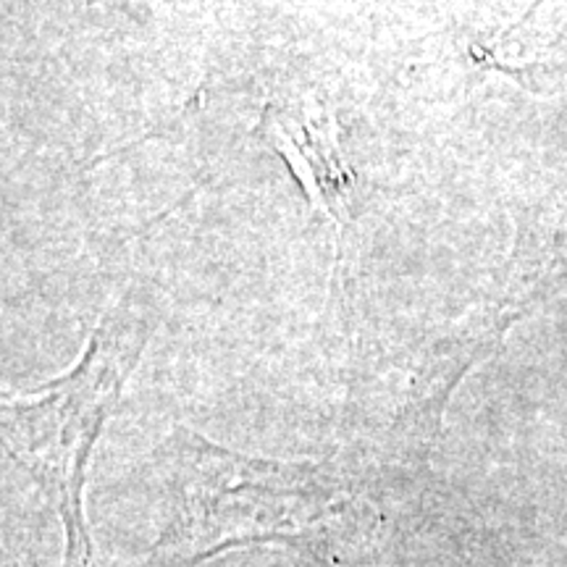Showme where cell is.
I'll return each mask as SVG.
<instances>
[{
  "mask_svg": "<svg viewBox=\"0 0 567 567\" xmlns=\"http://www.w3.org/2000/svg\"><path fill=\"white\" fill-rule=\"evenodd\" d=\"M172 520L158 551L176 567L250 544H321L354 517L329 465L237 455L179 429L168 442Z\"/></svg>",
  "mask_w": 567,
  "mask_h": 567,
  "instance_id": "6da1fadb",
  "label": "cell"
},
{
  "mask_svg": "<svg viewBox=\"0 0 567 567\" xmlns=\"http://www.w3.org/2000/svg\"><path fill=\"white\" fill-rule=\"evenodd\" d=\"M151 300L126 287L105 310L74 365L34 394L3 400L6 455L42 488L66 534V567H90L82 492L105 421L151 339Z\"/></svg>",
  "mask_w": 567,
  "mask_h": 567,
  "instance_id": "7a4b0ae2",
  "label": "cell"
},
{
  "mask_svg": "<svg viewBox=\"0 0 567 567\" xmlns=\"http://www.w3.org/2000/svg\"><path fill=\"white\" fill-rule=\"evenodd\" d=\"M264 137L287 163L308 203L331 221L337 268H342L347 237L358 210V176L347 161L334 116L316 105L268 103Z\"/></svg>",
  "mask_w": 567,
  "mask_h": 567,
  "instance_id": "3957f363",
  "label": "cell"
}]
</instances>
